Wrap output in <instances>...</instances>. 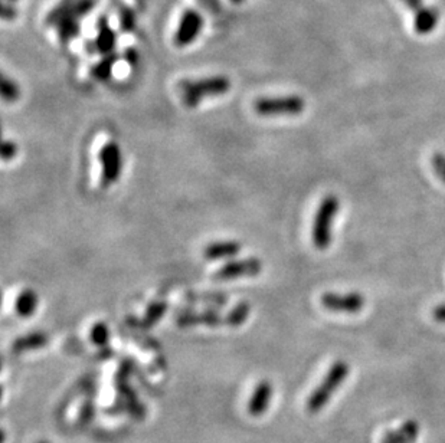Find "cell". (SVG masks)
<instances>
[{
    "label": "cell",
    "instance_id": "ffe728a7",
    "mask_svg": "<svg viewBox=\"0 0 445 443\" xmlns=\"http://www.w3.org/2000/svg\"><path fill=\"white\" fill-rule=\"evenodd\" d=\"M73 3H76V0H61V2L48 13L46 24H49V27H57L59 22L69 17Z\"/></svg>",
    "mask_w": 445,
    "mask_h": 443
},
{
    "label": "cell",
    "instance_id": "5bb4252c",
    "mask_svg": "<svg viewBox=\"0 0 445 443\" xmlns=\"http://www.w3.org/2000/svg\"><path fill=\"white\" fill-rule=\"evenodd\" d=\"M38 304H39L38 293L31 288H24L16 297L15 312L20 318H31L36 312Z\"/></svg>",
    "mask_w": 445,
    "mask_h": 443
},
{
    "label": "cell",
    "instance_id": "9a60e30c",
    "mask_svg": "<svg viewBox=\"0 0 445 443\" xmlns=\"http://www.w3.org/2000/svg\"><path fill=\"white\" fill-rule=\"evenodd\" d=\"M46 344H48V335L45 333L35 331V333H29V334L17 337L12 344V350L13 353L20 354V353H27L32 350H39L45 347Z\"/></svg>",
    "mask_w": 445,
    "mask_h": 443
},
{
    "label": "cell",
    "instance_id": "cb8c5ba5",
    "mask_svg": "<svg viewBox=\"0 0 445 443\" xmlns=\"http://www.w3.org/2000/svg\"><path fill=\"white\" fill-rule=\"evenodd\" d=\"M136 28V13L130 8H122L120 12V31L130 34Z\"/></svg>",
    "mask_w": 445,
    "mask_h": 443
},
{
    "label": "cell",
    "instance_id": "d6a6232c",
    "mask_svg": "<svg viewBox=\"0 0 445 443\" xmlns=\"http://www.w3.org/2000/svg\"><path fill=\"white\" fill-rule=\"evenodd\" d=\"M9 2H12V3H13V2H17V0H9Z\"/></svg>",
    "mask_w": 445,
    "mask_h": 443
},
{
    "label": "cell",
    "instance_id": "836d02e7",
    "mask_svg": "<svg viewBox=\"0 0 445 443\" xmlns=\"http://www.w3.org/2000/svg\"><path fill=\"white\" fill-rule=\"evenodd\" d=\"M39 443H46V442H39Z\"/></svg>",
    "mask_w": 445,
    "mask_h": 443
},
{
    "label": "cell",
    "instance_id": "1f68e13d",
    "mask_svg": "<svg viewBox=\"0 0 445 443\" xmlns=\"http://www.w3.org/2000/svg\"><path fill=\"white\" fill-rule=\"evenodd\" d=\"M231 2L235 5H241V3H243V0H231Z\"/></svg>",
    "mask_w": 445,
    "mask_h": 443
},
{
    "label": "cell",
    "instance_id": "f546056e",
    "mask_svg": "<svg viewBox=\"0 0 445 443\" xmlns=\"http://www.w3.org/2000/svg\"><path fill=\"white\" fill-rule=\"evenodd\" d=\"M432 317H434L435 321L445 324V304H441V305L435 307L434 311H432Z\"/></svg>",
    "mask_w": 445,
    "mask_h": 443
},
{
    "label": "cell",
    "instance_id": "7402d4cb",
    "mask_svg": "<svg viewBox=\"0 0 445 443\" xmlns=\"http://www.w3.org/2000/svg\"><path fill=\"white\" fill-rule=\"evenodd\" d=\"M90 340L92 344L98 347H104L108 344L110 340V330L106 323H97L92 326L90 331Z\"/></svg>",
    "mask_w": 445,
    "mask_h": 443
},
{
    "label": "cell",
    "instance_id": "83f0119b",
    "mask_svg": "<svg viewBox=\"0 0 445 443\" xmlns=\"http://www.w3.org/2000/svg\"><path fill=\"white\" fill-rule=\"evenodd\" d=\"M17 15V9L12 3H2V17L5 20H12Z\"/></svg>",
    "mask_w": 445,
    "mask_h": 443
},
{
    "label": "cell",
    "instance_id": "5b68a950",
    "mask_svg": "<svg viewBox=\"0 0 445 443\" xmlns=\"http://www.w3.org/2000/svg\"><path fill=\"white\" fill-rule=\"evenodd\" d=\"M100 163H101V186L104 189L117 183L121 170H122V157L120 145L114 141L106 143L100 150Z\"/></svg>",
    "mask_w": 445,
    "mask_h": 443
},
{
    "label": "cell",
    "instance_id": "8fae6325",
    "mask_svg": "<svg viewBox=\"0 0 445 443\" xmlns=\"http://www.w3.org/2000/svg\"><path fill=\"white\" fill-rule=\"evenodd\" d=\"M242 249V245L238 240H216L205 246L204 258L208 261L232 259Z\"/></svg>",
    "mask_w": 445,
    "mask_h": 443
},
{
    "label": "cell",
    "instance_id": "277c9868",
    "mask_svg": "<svg viewBox=\"0 0 445 443\" xmlns=\"http://www.w3.org/2000/svg\"><path fill=\"white\" fill-rule=\"evenodd\" d=\"M306 103L299 95L277 96V98H260L255 101L254 110L264 117L271 115H297L304 111Z\"/></svg>",
    "mask_w": 445,
    "mask_h": 443
},
{
    "label": "cell",
    "instance_id": "4fadbf2b",
    "mask_svg": "<svg viewBox=\"0 0 445 443\" xmlns=\"http://www.w3.org/2000/svg\"><path fill=\"white\" fill-rule=\"evenodd\" d=\"M419 436V423L407 421L400 429L389 430L382 437V443H416Z\"/></svg>",
    "mask_w": 445,
    "mask_h": 443
},
{
    "label": "cell",
    "instance_id": "3957f363",
    "mask_svg": "<svg viewBox=\"0 0 445 443\" xmlns=\"http://www.w3.org/2000/svg\"><path fill=\"white\" fill-rule=\"evenodd\" d=\"M339 209L340 201L334 194L325 196L318 205L311 231L313 243L318 251H326L332 243V228Z\"/></svg>",
    "mask_w": 445,
    "mask_h": 443
},
{
    "label": "cell",
    "instance_id": "9c48e42d",
    "mask_svg": "<svg viewBox=\"0 0 445 443\" xmlns=\"http://www.w3.org/2000/svg\"><path fill=\"white\" fill-rule=\"evenodd\" d=\"M97 54H113L117 45V34L110 27L107 16H101L97 20V38L94 39Z\"/></svg>",
    "mask_w": 445,
    "mask_h": 443
},
{
    "label": "cell",
    "instance_id": "d6986e66",
    "mask_svg": "<svg viewBox=\"0 0 445 443\" xmlns=\"http://www.w3.org/2000/svg\"><path fill=\"white\" fill-rule=\"evenodd\" d=\"M250 314H251V305L245 301L239 303L225 317V324L229 327H239L246 321V319H248Z\"/></svg>",
    "mask_w": 445,
    "mask_h": 443
},
{
    "label": "cell",
    "instance_id": "7c38bea8",
    "mask_svg": "<svg viewBox=\"0 0 445 443\" xmlns=\"http://www.w3.org/2000/svg\"><path fill=\"white\" fill-rule=\"evenodd\" d=\"M271 398H273V386L269 382H261L254 393L253 398L248 403V412L253 416H261L269 406Z\"/></svg>",
    "mask_w": 445,
    "mask_h": 443
},
{
    "label": "cell",
    "instance_id": "ba28073f",
    "mask_svg": "<svg viewBox=\"0 0 445 443\" xmlns=\"http://www.w3.org/2000/svg\"><path fill=\"white\" fill-rule=\"evenodd\" d=\"M204 29V17L199 12L188 9L181 19L179 27L175 34L176 46H188L193 43Z\"/></svg>",
    "mask_w": 445,
    "mask_h": 443
},
{
    "label": "cell",
    "instance_id": "603a6c76",
    "mask_svg": "<svg viewBox=\"0 0 445 443\" xmlns=\"http://www.w3.org/2000/svg\"><path fill=\"white\" fill-rule=\"evenodd\" d=\"M2 96H3V100L8 103H15L19 100V96H20L19 85L8 77L2 78Z\"/></svg>",
    "mask_w": 445,
    "mask_h": 443
},
{
    "label": "cell",
    "instance_id": "8992f818",
    "mask_svg": "<svg viewBox=\"0 0 445 443\" xmlns=\"http://www.w3.org/2000/svg\"><path fill=\"white\" fill-rule=\"evenodd\" d=\"M320 301H321V305H323L326 310L333 312L356 314L362 311L365 307V297L359 292H349V293L326 292Z\"/></svg>",
    "mask_w": 445,
    "mask_h": 443
},
{
    "label": "cell",
    "instance_id": "52a82bcc",
    "mask_svg": "<svg viewBox=\"0 0 445 443\" xmlns=\"http://www.w3.org/2000/svg\"><path fill=\"white\" fill-rule=\"evenodd\" d=\"M262 270V262L258 258H245L229 261L225 265H222L215 277L222 281H229L241 277H257Z\"/></svg>",
    "mask_w": 445,
    "mask_h": 443
},
{
    "label": "cell",
    "instance_id": "6da1fadb",
    "mask_svg": "<svg viewBox=\"0 0 445 443\" xmlns=\"http://www.w3.org/2000/svg\"><path fill=\"white\" fill-rule=\"evenodd\" d=\"M231 89V81L225 75H215L201 80H185L179 84L182 100L189 108L199 106L206 96L224 95Z\"/></svg>",
    "mask_w": 445,
    "mask_h": 443
},
{
    "label": "cell",
    "instance_id": "4316f807",
    "mask_svg": "<svg viewBox=\"0 0 445 443\" xmlns=\"http://www.w3.org/2000/svg\"><path fill=\"white\" fill-rule=\"evenodd\" d=\"M17 154V144L12 140H5L2 144V160L10 161Z\"/></svg>",
    "mask_w": 445,
    "mask_h": 443
},
{
    "label": "cell",
    "instance_id": "d4e9b609",
    "mask_svg": "<svg viewBox=\"0 0 445 443\" xmlns=\"http://www.w3.org/2000/svg\"><path fill=\"white\" fill-rule=\"evenodd\" d=\"M95 3H97V0H76L69 17H76L78 20L85 17L95 8Z\"/></svg>",
    "mask_w": 445,
    "mask_h": 443
},
{
    "label": "cell",
    "instance_id": "44dd1931",
    "mask_svg": "<svg viewBox=\"0 0 445 443\" xmlns=\"http://www.w3.org/2000/svg\"><path fill=\"white\" fill-rule=\"evenodd\" d=\"M167 311V304L164 301H155L147 308L144 317H143V326L144 327H153L157 321L163 318V315Z\"/></svg>",
    "mask_w": 445,
    "mask_h": 443
},
{
    "label": "cell",
    "instance_id": "7a4b0ae2",
    "mask_svg": "<svg viewBox=\"0 0 445 443\" xmlns=\"http://www.w3.org/2000/svg\"><path fill=\"white\" fill-rule=\"evenodd\" d=\"M349 372H351V367L348 363L341 361V360L336 361L329 368V372H327L326 377L323 379V382H321L314 388V391L307 399V405H306L307 412L314 414L323 409L329 403V400L332 399L333 393H336L337 388L341 386V383L348 379Z\"/></svg>",
    "mask_w": 445,
    "mask_h": 443
},
{
    "label": "cell",
    "instance_id": "4dcf8cb0",
    "mask_svg": "<svg viewBox=\"0 0 445 443\" xmlns=\"http://www.w3.org/2000/svg\"><path fill=\"white\" fill-rule=\"evenodd\" d=\"M402 2L414 12L423 9V0H402Z\"/></svg>",
    "mask_w": 445,
    "mask_h": 443
},
{
    "label": "cell",
    "instance_id": "f1b7e54d",
    "mask_svg": "<svg viewBox=\"0 0 445 443\" xmlns=\"http://www.w3.org/2000/svg\"><path fill=\"white\" fill-rule=\"evenodd\" d=\"M125 59L129 65H136L139 61V52L136 51L134 48H129V49H126V52H125Z\"/></svg>",
    "mask_w": 445,
    "mask_h": 443
},
{
    "label": "cell",
    "instance_id": "ac0fdd59",
    "mask_svg": "<svg viewBox=\"0 0 445 443\" xmlns=\"http://www.w3.org/2000/svg\"><path fill=\"white\" fill-rule=\"evenodd\" d=\"M57 31H58V38L62 43H69L72 39H76L80 32H81V27H80V20L76 17H66L62 22H59L57 24Z\"/></svg>",
    "mask_w": 445,
    "mask_h": 443
},
{
    "label": "cell",
    "instance_id": "2e32d148",
    "mask_svg": "<svg viewBox=\"0 0 445 443\" xmlns=\"http://www.w3.org/2000/svg\"><path fill=\"white\" fill-rule=\"evenodd\" d=\"M439 20V13L435 9L427 8V9H421L418 10L414 19V28L416 31V34L419 35H427L431 34L438 24Z\"/></svg>",
    "mask_w": 445,
    "mask_h": 443
},
{
    "label": "cell",
    "instance_id": "484cf974",
    "mask_svg": "<svg viewBox=\"0 0 445 443\" xmlns=\"http://www.w3.org/2000/svg\"><path fill=\"white\" fill-rule=\"evenodd\" d=\"M431 164L437 177L445 183V156L441 153H435L431 159Z\"/></svg>",
    "mask_w": 445,
    "mask_h": 443
},
{
    "label": "cell",
    "instance_id": "30bf717a",
    "mask_svg": "<svg viewBox=\"0 0 445 443\" xmlns=\"http://www.w3.org/2000/svg\"><path fill=\"white\" fill-rule=\"evenodd\" d=\"M179 327H195V326H206V327H218L219 324L225 323V318L216 311H199V312H185L176 318Z\"/></svg>",
    "mask_w": 445,
    "mask_h": 443
},
{
    "label": "cell",
    "instance_id": "e0dca14e",
    "mask_svg": "<svg viewBox=\"0 0 445 443\" xmlns=\"http://www.w3.org/2000/svg\"><path fill=\"white\" fill-rule=\"evenodd\" d=\"M120 59V55L113 52V54H108V55H104V58L101 61H98L92 68H91V72L90 75L97 80V81H106L111 77L113 73V69L115 66V64L118 62Z\"/></svg>",
    "mask_w": 445,
    "mask_h": 443
}]
</instances>
